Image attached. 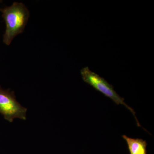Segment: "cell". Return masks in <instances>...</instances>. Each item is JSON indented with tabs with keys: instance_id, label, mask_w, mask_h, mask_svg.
Instances as JSON below:
<instances>
[{
	"instance_id": "cell-1",
	"label": "cell",
	"mask_w": 154,
	"mask_h": 154,
	"mask_svg": "<svg viewBox=\"0 0 154 154\" xmlns=\"http://www.w3.org/2000/svg\"><path fill=\"white\" fill-rule=\"evenodd\" d=\"M6 28L3 36V42L11 44L17 35L23 33L30 16L29 10L23 3L14 2L12 5L0 9Z\"/></svg>"
},
{
	"instance_id": "cell-4",
	"label": "cell",
	"mask_w": 154,
	"mask_h": 154,
	"mask_svg": "<svg viewBox=\"0 0 154 154\" xmlns=\"http://www.w3.org/2000/svg\"><path fill=\"white\" fill-rule=\"evenodd\" d=\"M122 137L126 141L130 154H147L146 140L128 137L125 135H123Z\"/></svg>"
},
{
	"instance_id": "cell-2",
	"label": "cell",
	"mask_w": 154,
	"mask_h": 154,
	"mask_svg": "<svg viewBox=\"0 0 154 154\" xmlns=\"http://www.w3.org/2000/svg\"><path fill=\"white\" fill-rule=\"evenodd\" d=\"M81 74L83 81L96 89L97 91L102 93L106 97L110 98L117 105H122L126 107L132 113L138 127L142 126L139 122L136 116L135 112L131 107H130L124 102L125 99L119 96L115 90L112 85L102 77L92 72L88 67L83 68L81 70Z\"/></svg>"
},
{
	"instance_id": "cell-3",
	"label": "cell",
	"mask_w": 154,
	"mask_h": 154,
	"mask_svg": "<svg viewBox=\"0 0 154 154\" xmlns=\"http://www.w3.org/2000/svg\"><path fill=\"white\" fill-rule=\"evenodd\" d=\"M27 109L17 102L14 91L5 90L0 86V113L12 122L14 119L26 120Z\"/></svg>"
},
{
	"instance_id": "cell-5",
	"label": "cell",
	"mask_w": 154,
	"mask_h": 154,
	"mask_svg": "<svg viewBox=\"0 0 154 154\" xmlns=\"http://www.w3.org/2000/svg\"><path fill=\"white\" fill-rule=\"evenodd\" d=\"M0 2H2V1H0Z\"/></svg>"
}]
</instances>
